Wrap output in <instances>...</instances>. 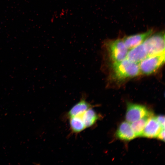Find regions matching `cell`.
<instances>
[{
  "mask_svg": "<svg viewBox=\"0 0 165 165\" xmlns=\"http://www.w3.org/2000/svg\"><path fill=\"white\" fill-rule=\"evenodd\" d=\"M103 46L107 50L112 63L119 62L126 58L129 50L123 39L105 40Z\"/></svg>",
  "mask_w": 165,
  "mask_h": 165,
  "instance_id": "cell-2",
  "label": "cell"
},
{
  "mask_svg": "<svg viewBox=\"0 0 165 165\" xmlns=\"http://www.w3.org/2000/svg\"><path fill=\"white\" fill-rule=\"evenodd\" d=\"M86 97L85 94H82V97L79 101L70 110L68 113L69 118L81 116L87 110L92 108V105L86 101Z\"/></svg>",
  "mask_w": 165,
  "mask_h": 165,
  "instance_id": "cell-9",
  "label": "cell"
},
{
  "mask_svg": "<svg viewBox=\"0 0 165 165\" xmlns=\"http://www.w3.org/2000/svg\"><path fill=\"white\" fill-rule=\"evenodd\" d=\"M164 62L165 53L148 56L138 64L140 73L146 75L152 74L158 69Z\"/></svg>",
  "mask_w": 165,
  "mask_h": 165,
  "instance_id": "cell-4",
  "label": "cell"
},
{
  "mask_svg": "<svg viewBox=\"0 0 165 165\" xmlns=\"http://www.w3.org/2000/svg\"><path fill=\"white\" fill-rule=\"evenodd\" d=\"M111 70L112 78L118 81L133 78L140 73L138 64L126 58L119 62L112 63Z\"/></svg>",
  "mask_w": 165,
  "mask_h": 165,
  "instance_id": "cell-1",
  "label": "cell"
},
{
  "mask_svg": "<svg viewBox=\"0 0 165 165\" xmlns=\"http://www.w3.org/2000/svg\"><path fill=\"white\" fill-rule=\"evenodd\" d=\"M148 56L165 53V33L161 31L152 34L143 43Z\"/></svg>",
  "mask_w": 165,
  "mask_h": 165,
  "instance_id": "cell-3",
  "label": "cell"
},
{
  "mask_svg": "<svg viewBox=\"0 0 165 165\" xmlns=\"http://www.w3.org/2000/svg\"><path fill=\"white\" fill-rule=\"evenodd\" d=\"M149 117H145L131 123V127L136 137L142 136L144 128Z\"/></svg>",
  "mask_w": 165,
  "mask_h": 165,
  "instance_id": "cell-13",
  "label": "cell"
},
{
  "mask_svg": "<svg viewBox=\"0 0 165 165\" xmlns=\"http://www.w3.org/2000/svg\"><path fill=\"white\" fill-rule=\"evenodd\" d=\"M152 116L151 112L145 106L128 103L126 115L127 121L132 123L145 117Z\"/></svg>",
  "mask_w": 165,
  "mask_h": 165,
  "instance_id": "cell-5",
  "label": "cell"
},
{
  "mask_svg": "<svg viewBox=\"0 0 165 165\" xmlns=\"http://www.w3.org/2000/svg\"><path fill=\"white\" fill-rule=\"evenodd\" d=\"M157 138L160 140L164 141L165 140V130L164 128L162 129L158 134Z\"/></svg>",
  "mask_w": 165,
  "mask_h": 165,
  "instance_id": "cell-15",
  "label": "cell"
},
{
  "mask_svg": "<svg viewBox=\"0 0 165 165\" xmlns=\"http://www.w3.org/2000/svg\"><path fill=\"white\" fill-rule=\"evenodd\" d=\"M156 118L163 128H165V118L163 116H159L156 117Z\"/></svg>",
  "mask_w": 165,
  "mask_h": 165,
  "instance_id": "cell-14",
  "label": "cell"
},
{
  "mask_svg": "<svg viewBox=\"0 0 165 165\" xmlns=\"http://www.w3.org/2000/svg\"><path fill=\"white\" fill-rule=\"evenodd\" d=\"M81 116H74L69 118L71 128L72 131L75 133H79L86 128Z\"/></svg>",
  "mask_w": 165,
  "mask_h": 165,
  "instance_id": "cell-12",
  "label": "cell"
},
{
  "mask_svg": "<svg viewBox=\"0 0 165 165\" xmlns=\"http://www.w3.org/2000/svg\"><path fill=\"white\" fill-rule=\"evenodd\" d=\"M81 117L86 128L92 126L99 118L97 114L92 108L86 111L82 115Z\"/></svg>",
  "mask_w": 165,
  "mask_h": 165,
  "instance_id": "cell-11",
  "label": "cell"
},
{
  "mask_svg": "<svg viewBox=\"0 0 165 165\" xmlns=\"http://www.w3.org/2000/svg\"><path fill=\"white\" fill-rule=\"evenodd\" d=\"M163 128L157 121L156 117H149L144 128L142 136L149 138L157 137Z\"/></svg>",
  "mask_w": 165,
  "mask_h": 165,
  "instance_id": "cell-7",
  "label": "cell"
},
{
  "mask_svg": "<svg viewBox=\"0 0 165 165\" xmlns=\"http://www.w3.org/2000/svg\"><path fill=\"white\" fill-rule=\"evenodd\" d=\"M148 56L147 52L142 43L130 49L128 52L126 59L138 64Z\"/></svg>",
  "mask_w": 165,
  "mask_h": 165,
  "instance_id": "cell-8",
  "label": "cell"
},
{
  "mask_svg": "<svg viewBox=\"0 0 165 165\" xmlns=\"http://www.w3.org/2000/svg\"><path fill=\"white\" fill-rule=\"evenodd\" d=\"M130 123L124 121L119 125L116 132V135L119 138L124 141H130L136 137Z\"/></svg>",
  "mask_w": 165,
  "mask_h": 165,
  "instance_id": "cell-10",
  "label": "cell"
},
{
  "mask_svg": "<svg viewBox=\"0 0 165 165\" xmlns=\"http://www.w3.org/2000/svg\"><path fill=\"white\" fill-rule=\"evenodd\" d=\"M154 32L153 29H150L142 33L125 36L123 39L129 50L142 43Z\"/></svg>",
  "mask_w": 165,
  "mask_h": 165,
  "instance_id": "cell-6",
  "label": "cell"
}]
</instances>
